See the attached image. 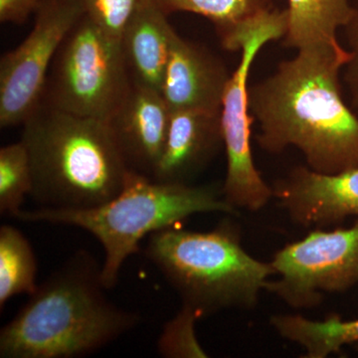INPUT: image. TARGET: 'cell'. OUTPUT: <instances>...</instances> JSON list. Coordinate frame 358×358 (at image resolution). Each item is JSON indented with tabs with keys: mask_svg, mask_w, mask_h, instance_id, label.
I'll return each instance as SVG.
<instances>
[{
	"mask_svg": "<svg viewBox=\"0 0 358 358\" xmlns=\"http://www.w3.org/2000/svg\"><path fill=\"white\" fill-rule=\"evenodd\" d=\"M350 59L343 45L296 50L270 76L249 87L259 147L270 154L298 148L308 169L336 174L358 167V114L343 96Z\"/></svg>",
	"mask_w": 358,
	"mask_h": 358,
	"instance_id": "1",
	"label": "cell"
},
{
	"mask_svg": "<svg viewBox=\"0 0 358 358\" xmlns=\"http://www.w3.org/2000/svg\"><path fill=\"white\" fill-rule=\"evenodd\" d=\"M102 265L79 251L38 285L0 331L1 358H77L133 331L140 313L108 299Z\"/></svg>",
	"mask_w": 358,
	"mask_h": 358,
	"instance_id": "2",
	"label": "cell"
},
{
	"mask_svg": "<svg viewBox=\"0 0 358 358\" xmlns=\"http://www.w3.org/2000/svg\"><path fill=\"white\" fill-rule=\"evenodd\" d=\"M37 208L85 210L117 196L131 174L102 120L41 103L23 124Z\"/></svg>",
	"mask_w": 358,
	"mask_h": 358,
	"instance_id": "3",
	"label": "cell"
},
{
	"mask_svg": "<svg viewBox=\"0 0 358 358\" xmlns=\"http://www.w3.org/2000/svg\"><path fill=\"white\" fill-rule=\"evenodd\" d=\"M236 215L238 209L224 199L222 187L159 182L131 173L121 192L100 206L85 210L36 208L21 210L15 219L27 223L73 226L88 231L102 244V280L114 288L129 256L157 231L173 227L199 213Z\"/></svg>",
	"mask_w": 358,
	"mask_h": 358,
	"instance_id": "4",
	"label": "cell"
},
{
	"mask_svg": "<svg viewBox=\"0 0 358 358\" xmlns=\"http://www.w3.org/2000/svg\"><path fill=\"white\" fill-rule=\"evenodd\" d=\"M239 227L230 220L209 232L166 228L148 236L145 254L178 293L182 306L200 317L225 310L257 307L271 275L242 247Z\"/></svg>",
	"mask_w": 358,
	"mask_h": 358,
	"instance_id": "5",
	"label": "cell"
},
{
	"mask_svg": "<svg viewBox=\"0 0 358 358\" xmlns=\"http://www.w3.org/2000/svg\"><path fill=\"white\" fill-rule=\"evenodd\" d=\"M131 84L121 42L107 36L85 13L52 62L42 103L108 122Z\"/></svg>",
	"mask_w": 358,
	"mask_h": 358,
	"instance_id": "6",
	"label": "cell"
},
{
	"mask_svg": "<svg viewBox=\"0 0 358 358\" xmlns=\"http://www.w3.org/2000/svg\"><path fill=\"white\" fill-rule=\"evenodd\" d=\"M287 29L288 11L273 8L242 29L233 48L241 53V57L226 87L220 117L227 159L222 194L236 209L259 211L274 197L273 188L264 180L252 152V124L255 122L250 114L248 81L259 52L266 44L284 38Z\"/></svg>",
	"mask_w": 358,
	"mask_h": 358,
	"instance_id": "7",
	"label": "cell"
},
{
	"mask_svg": "<svg viewBox=\"0 0 358 358\" xmlns=\"http://www.w3.org/2000/svg\"><path fill=\"white\" fill-rule=\"evenodd\" d=\"M271 264L279 278L268 280L266 292L294 310L319 307L326 294L358 285V218L348 229L313 231L279 250Z\"/></svg>",
	"mask_w": 358,
	"mask_h": 358,
	"instance_id": "8",
	"label": "cell"
},
{
	"mask_svg": "<svg viewBox=\"0 0 358 358\" xmlns=\"http://www.w3.org/2000/svg\"><path fill=\"white\" fill-rule=\"evenodd\" d=\"M34 14L28 36L0 61L1 128L24 124L42 103L52 62L84 15V0H46Z\"/></svg>",
	"mask_w": 358,
	"mask_h": 358,
	"instance_id": "9",
	"label": "cell"
},
{
	"mask_svg": "<svg viewBox=\"0 0 358 358\" xmlns=\"http://www.w3.org/2000/svg\"><path fill=\"white\" fill-rule=\"evenodd\" d=\"M272 188L289 219L303 227L333 225L350 216L358 218V167L326 174L299 166Z\"/></svg>",
	"mask_w": 358,
	"mask_h": 358,
	"instance_id": "10",
	"label": "cell"
},
{
	"mask_svg": "<svg viewBox=\"0 0 358 358\" xmlns=\"http://www.w3.org/2000/svg\"><path fill=\"white\" fill-rule=\"evenodd\" d=\"M171 113L159 91L131 84L128 95L107 122L131 173L152 178L166 143Z\"/></svg>",
	"mask_w": 358,
	"mask_h": 358,
	"instance_id": "11",
	"label": "cell"
},
{
	"mask_svg": "<svg viewBox=\"0 0 358 358\" xmlns=\"http://www.w3.org/2000/svg\"><path fill=\"white\" fill-rule=\"evenodd\" d=\"M231 74L223 61L208 49L178 34L164 73L162 96L171 110L220 114Z\"/></svg>",
	"mask_w": 358,
	"mask_h": 358,
	"instance_id": "12",
	"label": "cell"
},
{
	"mask_svg": "<svg viewBox=\"0 0 358 358\" xmlns=\"http://www.w3.org/2000/svg\"><path fill=\"white\" fill-rule=\"evenodd\" d=\"M222 145L220 114L171 110L166 143L152 179L189 185Z\"/></svg>",
	"mask_w": 358,
	"mask_h": 358,
	"instance_id": "13",
	"label": "cell"
},
{
	"mask_svg": "<svg viewBox=\"0 0 358 358\" xmlns=\"http://www.w3.org/2000/svg\"><path fill=\"white\" fill-rule=\"evenodd\" d=\"M157 0H143L121 37L131 82L162 93V82L178 33Z\"/></svg>",
	"mask_w": 358,
	"mask_h": 358,
	"instance_id": "14",
	"label": "cell"
},
{
	"mask_svg": "<svg viewBox=\"0 0 358 358\" xmlns=\"http://www.w3.org/2000/svg\"><path fill=\"white\" fill-rule=\"evenodd\" d=\"M288 29L282 38L286 47L299 49L315 45L341 44L339 29L352 18L350 0H288Z\"/></svg>",
	"mask_w": 358,
	"mask_h": 358,
	"instance_id": "15",
	"label": "cell"
},
{
	"mask_svg": "<svg viewBox=\"0 0 358 358\" xmlns=\"http://www.w3.org/2000/svg\"><path fill=\"white\" fill-rule=\"evenodd\" d=\"M270 324L281 338L298 343L306 358H327L343 346L358 343V319L343 320L331 313L326 320H313L300 315H275Z\"/></svg>",
	"mask_w": 358,
	"mask_h": 358,
	"instance_id": "16",
	"label": "cell"
},
{
	"mask_svg": "<svg viewBox=\"0 0 358 358\" xmlns=\"http://www.w3.org/2000/svg\"><path fill=\"white\" fill-rule=\"evenodd\" d=\"M167 14L190 13L215 25L224 48L227 49L242 26L274 8L273 0H157Z\"/></svg>",
	"mask_w": 358,
	"mask_h": 358,
	"instance_id": "17",
	"label": "cell"
},
{
	"mask_svg": "<svg viewBox=\"0 0 358 358\" xmlns=\"http://www.w3.org/2000/svg\"><path fill=\"white\" fill-rule=\"evenodd\" d=\"M38 265L29 240L13 225L0 227V308L18 294L37 289Z\"/></svg>",
	"mask_w": 358,
	"mask_h": 358,
	"instance_id": "18",
	"label": "cell"
},
{
	"mask_svg": "<svg viewBox=\"0 0 358 358\" xmlns=\"http://www.w3.org/2000/svg\"><path fill=\"white\" fill-rule=\"evenodd\" d=\"M33 176L24 143H10L0 150V212L15 217L22 210L27 195H31Z\"/></svg>",
	"mask_w": 358,
	"mask_h": 358,
	"instance_id": "19",
	"label": "cell"
},
{
	"mask_svg": "<svg viewBox=\"0 0 358 358\" xmlns=\"http://www.w3.org/2000/svg\"><path fill=\"white\" fill-rule=\"evenodd\" d=\"M200 319L193 308L182 306L160 334L157 341L159 355L169 358L208 357L196 336V322Z\"/></svg>",
	"mask_w": 358,
	"mask_h": 358,
	"instance_id": "20",
	"label": "cell"
},
{
	"mask_svg": "<svg viewBox=\"0 0 358 358\" xmlns=\"http://www.w3.org/2000/svg\"><path fill=\"white\" fill-rule=\"evenodd\" d=\"M143 0H84L85 13L107 36L121 42L127 23Z\"/></svg>",
	"mask_w": 358,
	"mask_h": 358,
	"instance_id": "21",
	"label": "cell"
},
{
	"mask_svg": "<svg viewBox=\"0 0 358 358\" xmlns=\"http://www.w3.org/2000/svg\"><path fill=\"white\" fill-rule=\"evenodd\" d=\"M350 59L343 69V81L350 94L353 110L358 114V3L348 24L343 27Z\"/></svg>",
	"mask_w": 358,
	"mask_h": 358,
	"instance_id": "22",
	"label": "cell"
},
{
	"mask_svg": "<svg viewBox=\"0 0 358 358\" xmlns=\"http://www.w3.org/2000/svg\"><path fill=\"white\" fill-rule=\"evenodd\" d=\"M46 0H0V21L22 24Z\"/></svg>",
	"mask_w": 358,
	"mask_h": 358,
	"instance_id": "23",
	"label": "cell"
},
{
	"mask_svg": "<svg viewBox=\"0 0 358 358\" xmlns=\"http://www.w3.org/2000/svg\"><path fill=\"white\" fill-rule=\"evenodd\" d=\"M357 350H358V343H357Z\"/></svg>",
	"mask_w": 358,
	"mask_h": 358,
	"instance_id": "24",
	"label": "cell"
}]
</instances>
